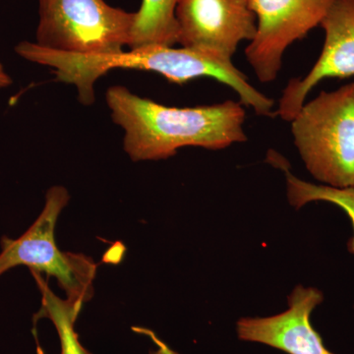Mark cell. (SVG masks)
Returning <instances> with one entry per match:
<instances>
[{"instance_id":"cell-1","label":"cell","mask_w":354,"mask_h":354,"mask_svg":"<svg viewBox=\"0 0 354 354\" xmlns=\"http://www.w3.org/2000/svg\"><path fill=\"white\" fill-rule=\"evenodd\" d=\"M15 53L28 62L53 69L57 80L76 88L79 102L85 106L94 104L95 84L102 76L114 69H132L155 72L177 85L203 77L215 79L235 91L241 104L258 115L277 116L272 111L274 100L256 90L232 62L183 46H149L114 55H79L23 41L15 46Z\"/></svg>"},{"instance_id":"cell-2","label":"cell","mask_w":354,"mask_h":354,"mask_svg":"<svg viewBox=\"0 0 354 354\" xmlns=\"http://www.w3.org/2000/svg\"><path fill=\"white\" fill-rule=\"evenodd\" d=\"M111 118L124 132L123 149L134 162L165 160L184 147L221 150L247 141L241 102L176 108L113 86L106 94Z\"/></svg>"},{"instance_id":"cell-3","label":"cell","mask_w":354,"mask_h":354,"mask_svg":"<svg viewBox=\"0 0 354 354\" xmlns=\"http://www.w3.org/2000/svg\"><path fill=\"white\" fill-rule=\"evenodd\" d=\"M290 123L311 176L324 185L354 187V82L305 102Z\"/></svg>"},{"instance_id":"cell-4","label":"cell","mask_w":354,"mask_h":354,"mask_svg":"<svg viewBox=\"0 0 354 354\" xmlns=\"http://www.w3.org/2000/svg\"><path fill=\"white\" fill-rule=\"evenodd\" d=\"M66 188L53 186L46 192V203L39 218L18 239L3 236L0 252V277L18 266L46 274L57 279L67 299L84 305L94 297L97 265L82 253L64 252L55 242V227L67 206Z\"/></svg>"},{"instance_id":"cell-5","label":"cell","mask_w":354,"mask_h":354,"mask_svg":"<svg viewBox=\"0 0 354 354\" xmlns=\"http://www.w3.org/2000/svg\"><path fill=\"white\" fill-rule=\"evenodd\" d=\"M135 19L104 0H39L35 43L71 55H114L129 46Z\"/></svg>"},{"instance_id":"cell-6","label":"cell","mask_w":354,"mask_h":354,"mask_svg":"<svg viewBox=\"0 0 354 354\" xmlns=\"http://www.w3.org/2000/svg\"><path fill=\"white\" fill-rule=\"evenodd\" d=\"M333 0H248L257 19V32L245 50L258 80L278 78L283 53L319 27Z\"/></svg>"},{"instance_id":"cell-7","label":"cell","mask_w":354,"mask_h":354,"mask_svg":"<svg viewBox=\"0 0 354 354\" xmlns=\"http://www.w3.org/2000/svg\"><path fill=\"white\" fill-rule=\"evenodd\" d=\"M176 19L181 46L227 62L257 32L248 0H179Z\"/></svg>"},{"instance_id":"cell-8","label":"cell","mask_w":354,"mask_h":354,"mask_svg":"<svg viewBox=\"0 0 354 354\" xmlns=\"http://www.w3.org/2000/svg\"><path fill=\"white\" fill-rule=\"evenodd\" d=\"M320 27L325 32L320 57L306 76L286 85L277 109L281 120L290 122L323 80L354 76V0H333Z\"/></svg>"},{"instance_id":"cell-9","label":"cell","mask_w":354,"mask_h":354,"mask_svg":"<svg viewBox=\"0 0 354 354\" xmlns=\"http://www.w3.org/2000/svg\"><path fill=\"white\" fill-rule=\"evenodd\" d=\"M323 301L322 291L297 286L288 297V308L283 313L239 319L236 322L237 337L288 354H335L326 348L310 321L313 310Z\"/></svg>"},{"instance_id":"cell-10","label":"cell","mask_w":354,"mask_h":354,"mask_svg":"<svg viewBox=\"0 0 354 354\" xmlns=\"http://www.w3.org/2000/svg\"><path fill=\"white\" fill-rule=\"evenodd\" d=\"M179 0H142L136 11L129 50L178 44L176 9Z\"/></svg>"},{"instance_id":"cell-11","label":"cell","mask_w":354,"mask_h":354,"mask_svg":"<svg viewBox=\"0 0 354 354\" xmlns=\"http://www.w3.org/2000/svg\"><path fill=\"white\" fill-rule=\"evenodd\" d=\"M31 272L41 295V308L34 316V325L43 318L53 322L59 337L60 354H92L84 348L75 330L76 321L83 305L77 304L67 298L62 299L50 290L41 274L35 271Z\"/></svg>"},{"instance_id":"cell-12","label":"cell","mask_w":354,"mask_h":354,"mask_svg":"<svg viewBox=\"0 0 354 354\" xmlns=\"http://www.w3.org/2000/svg\"><path fill=\"white\" fill-rule=\"evenodd\" d=\"M274 160L286 172L288 198L291 206L299 209L310 202L324 201L344 209L353 227V236L348 242V249L349 252L354 254V187L335 188L324 184L318 185L306 183L288 171L286 164H283V158H279V162L276 158Z\"/></svg>"},{"instance_id":"cell-13","label":"cell","mask_w":354,"mask_h":354,"mask_svg":"<svg viewBox=\"0 0 354 354\" xmlns=\"http://www.w3.org/2000/svg\"><path fill=\"white\" fill-rule=\"evenodd\" d=\"M132 330L135 333H139V334L145 335L147 337H150L152 341L155 342L156 346H158L155 351H151L150 354H180L176 353V351L169 348L165 342H162L160 337H158L153 330L145 329V328L133 327Z\"/></svg>"},{"instance_id":"cell-14","label":"cell","mask_w":354,"mask_h":354,"mask_svg":"<svg viewBox=\"0 0 354 354\" xmlns=\"http://www.w3.org/2000/svg\"><path fill=\"white\" fill-rule=\"evenodd\" d=\"M12 82V78H11V76L9 75L8 73H7L3 65L0 62V90L8 88Z\"/></svg>"}]
</instances>
